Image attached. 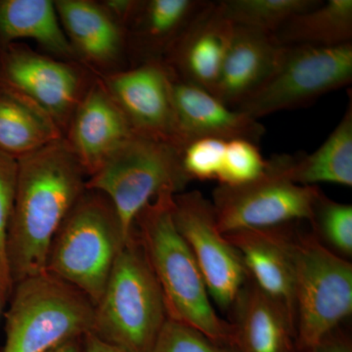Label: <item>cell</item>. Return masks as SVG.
Here are the masks:
<instances>
[{
  "mask_svg": "<svg viewBox=\"0 0 352 352\" xmlns=\"http://www.w3.org/2000/svg\"><path fill=\"white\" fill-rule=\"evenodd\" d=\"M285 171L292 182L302 186L319 183L352 186V101L338 126L323 144L302 157L284 155Z\"/></svg>",
  "mask_w": 352,
  "mask_h": 352,
  "instance_id": "obj_22",
  "label": "cell"
},
{
  "mask_svg": "<svg viewBox=\"0 0 352 352\" xmlns=\"http://www.w3.org/2000/svg\"><path fill=\"white\" fill-rule=\"evenodd\" d=\"M352 82V43L333 47L283 46L265 82L235 110L258 120L293 110Z\"/></svg>",
  "mask_w": 352,
  "mask_h": 352,
  "instance_id": "obj_8",
  "label": "cell"
},
{
  "mask_svg": "<svg viewBox=\"0 0 352 352\" xmlns=\"http://www.w3.org/2000/svg\"><path fill=\"white\" fill-rule=\"evenodd\" d=\"M333 333L305 352H352L351 344L340 337H333Z\"/></svg>",
  "mask_w": 352,
  "mask_h": 352,
  "instance_id": "obj_31",
  "label": "cell"
},
{
  "mask_svg": "<svg viewBox=\"0 0 352 352\" xmlns=\"http://www.w3.org/2000/svg\"><path fill=\"white\" fill-rule=\"evenodd\" d=\"M318 186L292 182L285 171L284 155L267 161L263 175L244 184L219 185L212 208L220 232L267 229L296 221H311Z\"/></svg>",
  "mask_w": 352,
  "mask_h": 352,
  "instance_id": "obj_9",
  "label": "cell"
},
{
  "mask_svg": "<svg viewBox=\"0 0 352 352\" xmlns=\"http://www.w3.org/2000/svg\"><path fill=\"white\" fill-rule=\"evenodd\" d=\"M101 82L134 133L184 150L176 122L171 76L163 61H150L102 76Z\"/></svg>",
  "mask_w": 352,
  "mask_h": 352,
  "instance_id": "obj_12",
  "label": "cell"
},
{
  "mask_svg": "<svg viewBox=\"0 0 352 352\" xmlns=\"http://www.w3.org/2000/svg\"><path fill=\"white\" fill-rule=\"evenodd\" d=\"M11 296L3 352H50L94 332V303L47 271L21 280Z\"/></svg>",
  "mask_w": 352,
  "mask_h": 352,
  "instance_id": "obj_5",
  "label": "cell"
},
{
  "mask_svg": "<svg viewBox=\"0 0 352 352\" xmlns=\"http://www.w3.org/2000/svg\"><path fill=\"white\" fill-rule=\"evenodd\" d=\"M66 140L87 175L133 135L131 124L101 80L90 85L76 107Z\"/></svg>",
  "mask_w": 352,
  "mask_h": 352,
  "instance_id": "obj_15",
  "label": "cell"
},
{
  "mask_svg": "<svg viewBox=\"0 0 352 352\" xmlns=\"http://www.w3.org/2000/svg\"><path fill=\"white\" fill-rule=\"evenodd\" d=\"M232 308L234 346L239 352H294L295 326L251 279L245 281Z\"/></svg>",
  "mask_w": 352,
  "mask_h": 352,
  "instance_id": "obj_20",
  "label": "cell"
},
{
  "mask_svg": "<svg viewBox=\"0 0 352 352\" xmlns=\"http://www.w3.org/2000/svg\"><path fill=\"white\" fill-rule=\"evenodd\" d=\"M55 7L76 58L94 69H108L127 52L126 30L102 4L59 0Z\"/></svg>",
  "mask_w": 352,
  "mask_h": 352,
  "instance_id": "obj_17",
  "label": "cell"
},
{
  "mask_svg": "<svg viewBox=\"0 0 352 352\" xmlns=\"http://www.w3.org/2000/svg\"><path fill=\"white\" fill-rule=\"evenodd\" d=\"M2 305L1 300H0V305Z\"/></svg>",
  "mask_w": 352,
  "mask_h": 352,
  "instance_id": "obj_34",
  "label": "cell"
},
{
  "mask_svg": "<svg viewBox=\"0 0 352 352\" xmlns=\"http://www.w3.org/2000/svg\"><path fill=\"white\" fill-rule=\"evenodd\" d=\"M87 178L65 138L18 159L6 245L13 286L45 271L53 238L87 189Z\"/></svg>",
  "mask_w": 352,
  "mask_h": 352,
  "instance_id": "obj_1",
  "label": "cell"
},
{
  "mask_svg": "<svg viewBox=\"0 0 352 352\" xmlns=\"http://www.w3.org/2000/svg\"><path fill=\"white\" fill-rule=\"evenodd\" d=\"M295 266L296 339L303 351L352 312V265L312 234L292 233Z\"/></svg>",
  "mask_w": 352,
  "mask_h": 352,
  "instance_id": "obj_7",
  "label": "cell"
},
{
  "mask_svg": "<svg viewBox=\"0 0 352 352\" xmlns=\"http://www.w3.org/2000/svg\"><path fill=\"white\" fill-rule=\"evenodd\" d=\"M292 224V223H289ZM289 224L226 234L239 252L248 277L274 300L296 329L295 266Z\"/></svg>",
  "mask_w": 352,
  "mask_h": 352,
  "instance_id": "obj_14",
  "label": "cell"
},
{
  "mask_svg": "<svg viewBox=\"0 0 352 352\" xmlns=\"http://www.w3.org/2000/svg\"><path fill=\"white\" fill-rule=\"evenodd\" d=\"M170 76L173 109L184 148L201 138L245 139L256 144L263 138L265 127L258 120L228 107L207 90Z\"/></svg>",
  "mask_w": 352,
  "mask_h": 352,
  "instance_id": "obj_16",
  "label": "cell"
},
{
  "mask_svg": "<svg viewBox=\"0 0 352 352\" xmlns=\"http://www.w3.org/2000/svg\"><path fill=\"white\" fill-rule=\"evenodd\" d=\"M63 138L61 129L41 109L0 89V152L18 160Z\"/></svg>",
  "mask_w": 352,
  "mask_h": 352,
  "instance_id": "obj_23",
  "label": "cell"
},
{
  "mask_svg": "<svg viewBox=\"0 0 352 352\" xmlns=\"http://www.w3.org/2000/svg\"><path fill=\"white\" fill-rule=\"evenodd\" d=\"M173 221L200 268L210 298L222 310L232 308L248 279L239 252L220 232L212 201L199 191L173 197Z\"/></svg>",
  "mask_w": 352,
  "mask_h": 352,
  "instance_id": "obj_11",
  "label": "cell"
},
{
  "mask_svg": "<svg viewBox=\"0 0 352 352\" xmlns=\"http://www.w3.org/2000/svg\"><path fill=\"white\" fill-rule=\"evenodd\" d=\"M234 25L219 1H207L163 62L178 80L212 94L232 38Z\"/></svg>",
  "mask_w": 352,
  "mask_h": 352,
  "instance_id": "obj_13",
  "label": "cell"
},
{
  "mask_svg": "<svg viewBox=\"0 0 352 352\" xmlns=\"http://www.w3.org/2000/svg\"><path fill=\"white\" fill-rule=\"evenodd\" d=\"M83 349L85 352H127L102 340L94 333H88L83 337Z\"/></svg>",
  "mask_w": 352,
  "mask_h": 352,
  "instance_id": "obj_32",
  "label": "cell"
},
{
  "mask_svg": "<svg viewBox=\"0 0 352 352\" xmlns=\"http://www.w3.org/2000/svg\"><path fill=\"white\" fill-rule=\"evenodd\" d=\"M129 237L107 196L87 188L55 234L45 271L73 285L96 305Z\"/></svg>",
  "mask_w": 352,
  "mask_h": 352,
  "instance_id": "obj_3",
  "label": "cell"
},
{
  "mask_svg": "<svg viewBox=\"0 0 352 352\" xmlns=\"http://www.w3.org/2000/svg\"><path fill=\"white\" fill-rule=\"evenodd\" d=\"M311 224L314 234L344 256L352 254V206L329 199L320 192L315 201Z\"/></svg>",
  "mask_w": 352,
  "mask_h": 352,
  "instance_id": "obj_26",
  "label": "cell"
},
{
  "mask_svg": "<svg viewBox=\"0 0 352 352\" xmlns=\"http://www.w3.org/2000/svg\"><path fill=\"white\" fill-rule=\"evenodd\" d=\"M175 196L153 201L133 224L161 287L168 318L196 329L214 342L234 346L232 323L215 311L196 259L173 221Z\"/></svg>",
  "mask_w": 352,
  "mask_h": 352,
  "instance_id": "obj_2",
  "label": "cell"
},
{
  "mask_svg": "<svg viewBox=\"0 0 352 352\" xmlns=\"http://www.w3.org/2000/svg\"><path fill=\"white\" fill-rule=\"evenodd\" d=\"M267 166L258 146L245 139L227 141L223 164L217 178L219 185L244 184L263 175Z\"/></svg>",
  "mask_w": 352,
  "mask_h": 352,
  "instance_id": "obj_28",
  "label": "cell"
},
{
  "mask_svg": "<svg viewBox=\"0 0 352 352\" xmlns=\"http://www.w3.org/2000/svg\"><path fill=\"white\" fill-rule=\"evenodd\" d=\"M89 87L73 62L41 54L22 43L0 46V89L19 95L41 109L64 136Z\"/></svg>",
  "mask_w": 352,
  "mask_h": 352,
  "instance_id": "obj_10",
  "label": "cell"
},
{
  "mask_svg": "<svg viewBox=\"0 0 352 352\" xmlns=\"http://www.w3.org/2000/svg\"><path fill=\"white\" fill-rule=\"evenodd\" d=\"M282 50L283 46L272 34L234 25L212 95L235 109L265 82L276 66Z\"/></svg>",
  "mask_w": 352,
  "mask_h": 352,
  "instance_id": "obj_18",
  "label": "cell"
},
{
  "mask_svg": "<svg viewBox=\"0 0 352 352\" xmlns=\"http://www.w3.org/2000/svg\"><path fill=\"white\" fill-rule=\"evenodd\" d=\"M207 1L203 0H147L138 1L124 24L127 52L134 66L163 61Z\"/></svg>",
  "mask_w": 352,
  "mask_h": 352,
  "instance_id": "obj_19",
  "label": "cell"
},
{
  "mask_svg": "<svg viewBox=\"0 0 352 352\" xmlns=\"http://www.w3.org/2000/svg\"><path fill=\"white\" fill-rule=\"evenodd\" d=\"M227 141L201 138L182 151V166L190 180H217L226 156Z\"/></svg>",
  "mask_w": 352,
  "mask_h": 352,
  "instance_id": "obj_29",
  "label": "cell"
},
{
  "mask_svg": "<svg viewBox=\"0 0 352 352\" xmlns=\"http://www.w3.org/2000/svg\"><path fill=\"white\" fill-rule=\"evenodd\" d=\"M18 160L0 152V300L6 302L13 291L6 245L17 185Z\"/></svg>",
  "mask_w": 352,
  "mask_h": 352,
  "instance_id": "obj_27",
  "label": "cell"
},
{
  "mask_svg": "<svg viewBox=\"0 0 352 352\" xmlns=\"http://www.w3.org/2000/svg\"><path fill=\"white\" fill-rule=\"evenodd\" d=\"M222 12L234 25L274 34L294 16L321 4V0H223Z\"/></svg>",
  "mask_w": 352,
  "mask_h": 352,
  "instance_id": "obj_25",
  "label": "cell"
},
{
  "mask_svg": "<svg viewBox=\"0 0 352 352\" xmlns=\"http://www.w3.org/2000/svg\"><path fill=\"white\" fill-rule=\"evenodd\" d=\"M214 342L196 329L168 318L151 352H237Z\"/></svg>",
  "mask_w": 352,
  "mask_h": 352,
  "instance_id": "obj_30",
  "label": "cell"
},
{
  "mask_svg": "<svg viewBox=\"0 0 352 352\" xmlns=\"http://www.w3.org/2000/svg\"><path fill=\"white\" fill-rule=\"evenodd\" d=\"M82 339L83 338H80V339L69 340V342H65L61 346L55 347L50 352H85V349L80 344Z\"/></svg>",
  "mask_w": 352,
  "mask_h": 352,
  "instance_id": "obj_33",
  "label": "cell"
},
{
  "mask_svg": "<svg viewBox=\"0 0 352 352\" xmlns=\"http://www.w3.org/2000/svg\"><path fill=\"white\" fill-rule=\"evenodd\" d=\"M190 182L179 148L134 133L88 176L87 188L107 196L131 235L146 206L159 197L182 193Z\"/></svg>",
  "mask_w": 352,
  "mask_h": 352,
  "instance_id": "obj_6",
  "label": "cell"
},
{
  "mask_svg": "<svg viewBox=\"0 0 352 352\" xmlns=\"http://www.w3.org/2000/svg\"><path fill=\"white\" fill-rule=\"evenodd\" d=\"M168 319L161 287L132 229L95 305L92 333L127 352H151Z\"/></svg>",
  "mask_w": 352,
  "mask_h": 352,
  "instance_id": "obj_4",
  "label": "cell"
},
{
  "mask_svg": "<svg viewBox=\"0 0 352 352\" xmlns=\"http://www.w3.org/2000/svg\"><path fill=\"white\" fill-rule=\"evenodd\" d=\"M282 46L333 47L352 43V0L322 1L294 16L274 34Z\"/></svg>",
  "mask_w": 352,
  "mask_h": 352,
  "instance_id": "obj_24",
  "label": "cell"
},
{
  "mask_svg": "<svg viewBox=\"0 0 352 352\" xmlns=\"http://www.w3.org/2000/svg\"><path fill=\"white\" fill-rule=\"evenodd\" d=\"M29 39L58 59L78 58L48 0H0V46Z\"/></svg>",
  "mask_w": 352,
  "mask_h": 352,
  "instance_id": "obj_21",
  "label": "cell"
}]
</instances>
